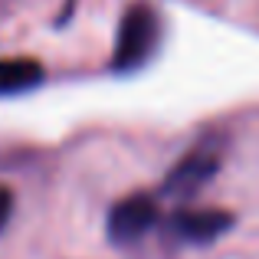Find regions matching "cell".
<instances>
[{
  "instance_id": "3",
  "label": "cell",
  "mask_w": 259,
  "mask_h": 259,
  "mask_svg": "<svg viewBox=\"0 0 259 259\" xmlns=\"http://www.w3.org/2000/svg\"><path fill=\"white\" fill-rule=\"evenodd\" d=\"M158 220V203L148 194H132L108 210V240L112 243H135L148 233Z\"/></svg>"
},
{
  "instance_id": "2",
  "label": "cell",
  "mask_w": 259,
  "mask_h": 259,
  "mask_svg": "<svg viewBox=\"0 0 259 259\" xmlns=\"http://www.w3.org/2000/svg\"><path fill=\"white\" fill-rule=\"evenodd\" d=\"M220 171V145L210 138H203L200 145H194L181 161L167 171L164 177V194L167 197H194L203 184L213 181V174Z\"/></svg>"
},
{
  "instance_id": "6",
  "label": "cell",
  "mask_w": 259,
  "mask_h": 259,
  "mask_svg": "<svg viewBox=\"0 0 259 259\" xmlns=\"http://www.w3.org/2000/svg\"><path fill=\"white\" fill-rule=\"evenodd\" d=\"M13 217V190L0 184V230L7 227V220Z\"/></svg>"
},
{
  "instance_id": "7",
  "label": "cell",
  "mask_w": 259,
  "mask_h": 259,
  "mask_svg": "<svg viewBox=\"0 0 259 259\" xmlns=\"http://www.w3.org/2000/svg\"><path fill=\"white\" fill-rule=\"evenodd\" d=\"M72 4H76V0H66V13H63V17H59V20H66V17H69V10H72Z\"/></svg>"
},
{
  "instance_id": "5",
  "label": "cell",
  "mask_w": 259,
  "mask_h": 259,
  "mask_svg": "<svg viewBox=\"0 0 259 259\" xmlns=\"http://www.w3.org/2000/svg\"><path fill=\"white\" fill-rule=\"evenodd\" d=\"M43 82V66L26 56L0 59V95H20Z\"/></svg>"
},
{
  "instance_id": "1",
  "label": "cell",
  "mask_w": 259,
  "mask_h": 259,
  "mask_svg": "<svg viewBox=\"0 0 259 259\" xmlns=\"http://www.w3.org/2000/svg\"><path fill=\"white\" fill-rule=\"evenodd\" d=\"M161 36V20L148 4H135L121 13L118 33H115V53L112 69L115 72H135L154 56Z\"/></svg>"
},
{
  "instance_id": "4",
  "label": "cell",
  "mask_w": 259,
  "mask_h": 259,
  "mask_svg": "<svg viewBox=\"0 0 259 259\" xmlns=\"http://www.w3.org/2000/svg\"><path fill=\"white\" fill-rule=\"evenodd\" d=\"M233 227V217L227 210H181V213L171 220V230L177 240L184 243H213L220 233Z\"/></svg>"
}]
</instances>
